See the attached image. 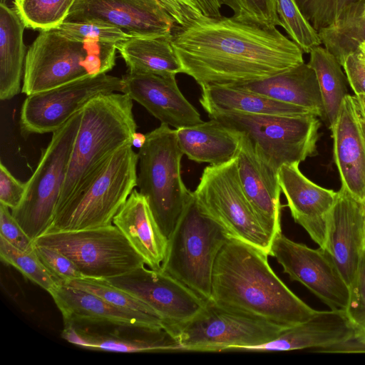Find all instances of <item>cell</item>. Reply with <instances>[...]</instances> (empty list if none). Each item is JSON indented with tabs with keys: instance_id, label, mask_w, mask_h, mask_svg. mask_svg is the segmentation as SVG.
<instances>
[{
	"instance_id": "22",
	"label": "cell",
	"mask_w": 365,
	"mask_h": 365,
	"mask_svg": "<svg viewBox=\"0 0 365 365\" xmlns=\"http://www.w3.org/2000/svg\"><path fill=\"white\" fill-rule=\"evenodd\" d=\"M299 163L282 165L278 181L295 222L301 225L321 249L327 239L328 215L338 192L320 187L306 178Z\"/></svg>"
},
{
	"instance_id": "38",
	"label": "cell",
	"mask_w": 365,
	"mask_h": 365,
	"mask_svg": "<svg viewBox=\"0 0 365 365\" xmlns=\"http://www.w3.org/2000/svg\"><path fill=\"white\" fill-rule=\"evenodd\" d=\"M56 29L79 39L115 45L130 37L118 27L98 20L65 21Z\"/></svg>"
},
{
	"instance_id": "46",
	"label": "cell",
	"mask_w": 365,
	"mask_h": 365,
	"mask_svg": "<svg viewBox=\"0 0 365 365\" xmlns=\"http://www.w3.org/2000/svg\"><path fill=\"white\" fill-rule=\"evenodd\" d=\"M173 1H178L183 2H188L192 4H200L210 9L215 14L219 16H222L221 14V7L222 3L220 0H173Z\"/></svg>"
},
{
	"instance_id": "20",
	"label": "cell",
	"mask_w": 365,
	"mask_h": 365,
	"mask_svg": "<svg viewBox=\"0 0 365 365\" xmlns=\"http://www.w3.org/2000/svg\"><path fill=\"white\" fill-rule=\"evenodd\" d=\"M334 160L341 187L365 202V133L364 120L356 96L348 94L330 127Z\"/></svg>"
},
{
	"instance_id": "39",
	"label": "cell",
	"mask_w": 365,
	"mask_h": 365,
	"mask_svg": "<svg viewBox=\"0 0 365 365\" xmlns=\"http://www.w3.org/2000/svg\"><path fill=\"white\" fill-rule=\"evenodd\" d=\"M360 0H296L301 11L317 31L334 24Z\"/></svg>"
},
{
	"instance_id": "50",
	"label": "cell",
	"mask_w": 365,
	"mask_h": 365,
	"mask_svg": "<svg viewBox=\"0 0 365 365\" xmlns=\"http://www.w3.org/2000/svg\"><path fill=\"white\" fill-rule=\"evenodd\" d=\"M358 101H359V103L361 115H362L363 119H364V120L365 122V105H364L361 102H360V101L359 99H358Z\"/></svg>"
},
{
	"instance_id": "19",
	"label": "cell",
	"mask_w": 365,
	"mask_h": 365,
	"mask_svg": "<svg viewBox=\"0 0 365 365\" xmlns=\"http://www.w3.org/2000/svg\"><path fill=\"white\" fill-rule=\"evenodd\" d=\"M122 93L144 107L161 123L178 129L202 122L200 114L178 88L175 76L127 72Z\"/></svg>"
},
{
	"instance_id": "29",
	"label": "cell",
	"mask_w": 365,
	"mask_h": 365,
	"mask_svg": "<svg viewBox=\"0 0 365 365\" xmlns=\"http://www.w3.org/2000/svg\"><path fill=\"white\" fill-rule=\"evenodd\" d=\"M25 26L14 8L0 4V99L19 94L24 77L26 48Z\"/></svg>"
},
{
	"instance_id": "44",
	"label": "cell",
	"mask_w": 365,
	"mask_h": 365,
	"mask_svg": "<svg viewBox=\"0 0 365 365\" xmlns=\"http://www.w3.org/2000/svg\"><path fill=\"white\" fill-rule=\"evenodd\" d=\"M342 67L355 96L365 95V61L359 51L349 54Z\"/></svg>"
},
{
	"instance_id": "49",
	"label": "cell",
	"mask_w": 365,
	"mask_h": 365,
	"mask_svg": "<svg viewBox=\"0 0 365 365\" xmlns=\"http://www.w3.org/2000/svg\"><path fill=\"white\" fill-rule=\"evenodd\" d=\"M359 51L361 53L363 58L365 61V42H363L362 43H361L360 46L359 48Z\"/></svg>"
},
{
	"instance_id": "30",
	"label": "cell",
	"mask_w": 365,
	"mask_h": 365,
	"mask_svg": "<svg viewBox=\"0 0 365 365\" xmlns=\"http://www.w3.org/2000/svg\"><path fill=\"white\" fill-rule=\"evenodd\" d=\"M172 37H130L116 45L127 72L176 76L182 73Z\"/></svg>"
},
{
	"instance_id": "10",
	"label": "cell",
	"mask_w": 365,
	"mask_h": 365,
	"mask_svg": "<svg viewBox=\"0 0 365 365\" xmlns=\"http://www.w3.org/2000/svg\"><path fill=\"white\" fill-rule=\"evenodd\" d=\"M228 129L245 135L276 170L318 154L319 120L314 115L223 113L209 115Z\"/></svg>"
},
{
	"instance_id": "8",
	"label": "cell",
	"mask_w": 365,
	"mask_h": 365,
	"mask_svg": "<svg viewBox=\"0 0 365 365\" xmlns=\"http://www.w3.org/2000/svg\"><path fill=\"white\" fill-rule=\"evenodd\" d=\"M229 238L224 229L200 210L193 193L168 238L161 269L208 301L215 262Z\"/></svg>"
},
{
	"instance_id": "12",
	"label": "cell",
	"mask_w": 365,
	"mask_h": 365,
	"mask_svg": "<svg viewBox=\"0 0 365 365\" xmlns=\"http://www.w3.org/2000/svg\"><path fill=\"white\" fill-rule=\"evenodd\" d=\"M34 243L65 255L83 277L107 279L145 264L144 259L113 224L46 232L36 238Z\"/></svg>"
},
{
	"instance_id": "27",
	"label": "cell",
	"mask_w": 365,
	"mask_h": 365,
	"mask_svg": "<svg viewBox=\"0 0 365 365\" xmlns=\"http://www.w3.org/2000/svg\"><path fill=\"white\" fill-rule=\"evenodd\" d=\"M230 86L312 109L319 117L324 118V106L317 76L307 63H304L264 79Z\"/></svg>"
},
{
	"instance_id": "2",
	"label": "cell",
	"mask_w": 365,
	"mask_h": 365,
	"mask_svg": "<svg viewBox=\"0 0 365 365\" xmlns=\"http://www.w3.org/2000/svg\"><path fill=\"white\" fill-rule=\"evenodd\" d=\"M268 256L251 245L229 238L215 262L209 300L284 327L316 315L319 311L299 299L274 272Z\"/></svg>"
},
{
	"instance_id": "24",
	"label": "cell",
	"mask_w": 365,
	"mask_h": 365,
	"mask_svg": "<svg viewBox=\"0 0 365 365\" xmlns=\"http://www.w3.org/2000/svg\"><path fill=\"white\" fill-rule=\"evenodd\" d=\"M60 310L63 324L117 322L165 329L162 319L114 306L100 297L68 284H59L49 292Z\"/></svg>"
},
{
	"instance_id": "3",
	"label": "cell",
	"mask_w": 365,
	"mask_h": 365,
	"mask_svg": "<svg viewBox=\"0 0 365 365\" xmlns=\"http://www.w3.org/2000/svg\"><path fill=\"white\" fill-rule=\"evenodd\" d=\"M136 128L133 100L127 94L99 95L83 106L56 212L119 149L131 144Z\"/></svg>"
},
{
	"instance_id": "7",
	"label": "cell",
	"mask_w": 365,
	"mask_h": 365,
	"mask_svg": "<svg viewBox=\"0 0 365 365\" xmlns=\"http://www.w3.org/2000/svg\"><path fill=\"white\" fill-rule=\"evenodd\" d=\"M138 163V153L131 144L119 149L96 176L57 211L47 232L113 224L115 215L136 187Z\"/></svg>"
},
{
	"instance_id": "15",
	"label": "cell",
	"mask_w": 365,
	"mask_h": 365,
	"mask_svg": "<svg viewBox=\"0 0 365 365\" xmlns=\"http://www.w3.org/2000/svg\"><path fill=\"white\" fill-rule=\"evenodd\" d=\"M145 265L107 280L149 306L173 336L178 327L204 309L207 301L162 269Z\"/></svg>"
},
{
	"instance_id": "26",
	"label": "cell",
	"mask_w": 365,
	"mask_h": 365,
	"mask_svg": "<svg viewBox=\"0 0 365 365\" xmlns=\"http://www.w3.org/2000/svg\"><path fill=\"white\" fill-rule=\"evenodd\" d=\"M199 101L208 115L223 113L254 115H314L309 108L268 98L232 86L208 85L201 87Z\"/></svg>"
},
{
	"instance_id": "5",
	"label": "cell",
	"mask_w": 365,
	"mask_h": 365,
	"mask_svg": "<svg viewBox=\"0 0 365 365\" xmlns=\"http://www.w3.org/2000/svg\"><path fill=\"white\" fill-rule=\"evenodd\" d=\"M183 155L176 129L164 123L146 133L138 153L136 187L168 240L193 197L181 176Z\"/></svg>"
},
{
	"instance_id": "34",
	"label": "cell",
	"mask_w": 365,
	"mask_h": 365,
	"mask_svg": "<svg viewBox=\"0 0 365 365\" xmlns=\"http://www.w3.org/2000/svg\"><path fill=\"white\" fill-rule=\"evenodd\" d=\"M0 257L5 263L15 267L26 278L48 293L61 284L46 268L35 250H21L0 237Z\"/></svg>"
},
{
	"instance_id": "23",
	"label": "cell",
	"mask_w": 365,
	"mask_h": 365,
	"mask_svg": "<svg viewBox=\"0 0 365 365\" xmlns=\"http://www.w3.org/2000/svg\"><path fill=\"white\" fill-rule=\"evenodd\" d=\"M356 334L357 329L345 310L319 311L309 320L286 328L273 340L242 351L313 350L344 341Z\"/></svg>"
},
{
	"instance_id": "25",
	"label": "cell",
	"mask_w": 365,
	"mask_h": 365,
	"mask_svg": "<svg viewBox=\"0 0 365 365\" xmlns=\"http://www.w3.org/2000/svg\"><path fill=\"white\" fill-rule=\"evenodd\" d=\"M113 224L144 259L145 265L160 269L168 238L155 220L145 197L135 189L115 215Z\"/></svg>"
},
{
	"instance_id": "52",
	"label": "cell",
	"mask_w": 365,
	"mask_h": 365,
	"mask_svg": "<svg viewBox=\"0 0 365 365\" xmlns=\"http://www.w3.org/2000/svg\"><path fill=\"white\" fill-rule=\"evenodd\" d=\"M365 205V202H364ZM364 243H365V218H364Z\"/></svg>"
},
{
	"instance_id": "51",
	"label": "cell",
	"mask_w": 365,
	"mask_h": 365,
	"mask_svg": "<svg viewBox=\"0 0 365 365\" xmlns=\"http://www.w3.org/2000/svg\"><path fill=\"white\" fill-rule=\"evenodd\" d=\"M356 97L360 101V102L365 105V95L358 96Z\"/></svg>"
},
{
	"instance_id": "47",
	"label": "cell",
	"mask_w": 365,
	"mask_h": 365,
	"mask_svg": "<svg viewBox=\"0 0 365 365\" xmlns=\"http://www.w3.org/2000/svg\"><path fill=\"white\" fill-rule=\"evenodd\" d=\"M146 141V134L144 135L141 133L135 132L131 138V145L133 147L140 148L143 146Z\"/></svg>"
},
{
	"instance_id": "33",
	"label": "cell",
	"mask_w": 365,
	"mask_h": 365,
	"mask_svg": "<svg viewBox=\"0 0 365 365\" xmlns=\"http://www.w3.org/2000/svg\"><path fill=\"white\" fill-rule=\"evenodd\" d=\"M76 0H14V9L26 28L40 31L64 22Z\"/></svg>"
},
{
	"instance_id": "18",
	"label": "cell",
	"mask_w": 365,
	"mask_h": 365,
	"mask_svg": "<svg viewBox=\"0 0 365 365\" xmlns=\"http://www.w3.org/2000/svg\"><path fill=\"white\" fill-rule=\"evenodd\" d=\"M239 134L236 159L241 185L261 225L273 239L282 232V190L278 171L263 158L245 135Z\"/></svg>"
},
{
	"instance_id": "28",
	"label": "cell",
	"mask_w": 365,
	"mask_h": 365,
	"mask_svg": "<svg viewBox=\"0 0 365 365\" xmlns=\"http://www.w3.org/2000/svg\"><path fill=\"white\" fill-rule=\"evenodd\" d=\"M179 147L189 160L221 165L236 158L240 135L220 121H208L176 129Z\"/></svg>"
},
{
	"instance_id": "41",
	"label": "cell",
	"mask_w": 365,
	"mask_h": 365,
	"mask_svg": "<svg viewBox=\"0 0 365 365\" xmlns=\"http://www.w3.org/2000/svg\"><path fill=\"white\" fill-rule=\"evenodd\" d=\"M349 289L350 297L346 312L358 331L365 324V247Z\"/></svg>"
},
{
	"instance_id": "11",
	"label": "cell",
	"mask_w": 365,
	"mask_h": 365,
	"mask_svg": "<svg viewBox=\"0 0 365 365\" xmlns=\"http://www.w3.org/2000/svg\"><path fill=\"white\" fill-rule=\"evenodd\" d=\"M193 193L200 210L215 220L230 238L271 255L273 239L261 225L243 192L236 158L205 167Z\"/></svg>"
},
{
	"instance_id": "21",
	"label": "cell",
	"mask_w": 365,
	"mask_h": 365,
	"mask_svg": "<svg viewBox=\"0 0 365 365\" xmlns=\"http://www.w3.org/2000/svg\"><path fill=\"white\" fill-rule=\"evenodd\" d=\"M365 205L341 187L328 215L325 250L344 279L354 282L364 243Z\"/></svg>"
},
{
	"instance_id": "45",
	"label": "cell",
	"mask_w": 365,
	"mask_h": 365,
	"mask_svg": "<svg viewBox=\"0 0 365 365\" xmlns=\"http://www.w3.org/2000/svg\"><path fill=\"white\" fill-rule=\"evenodd\" d=\"M319 353H365V339L357 334L344 341L312 350Z\"/></svg>"
},
{
	"instance_id": "32",
	"label": "cell",
	"mask_w": 365,
	"mask_h": 365,
	"mask_svg": "<svg viewBox=\"0 0 365 365\" xmlns=\"http://www.w3.org/2000/svg\"><path fill=\"white\" fill-rule=\"evenodd\" d=\"M322 44L342 66L365 42V0L350 6L332 25L318 31Z\"/></svg>"
},
{
	"instance_id": "31",
	"label": "cell",
	"mask_w": 365,
	"mask_h": 365,
	"mask_svg": "<svg viewBox=\"0 0 365 365\" xmlns=\"http://www.w3.org/2000/svg\"><path fill=\"white\" fill-rule=\"evenodd\" d=\"M309 55L307 64L316 74L324 106V118L330 128L348 95L347 78L342 71V66L325 47L317 46Z\"/></svg>"
},
{
	"instance_id": "43",
	"label": "cell",
	"mask_w": 365,
	"mask_h": 365,
	"mask_svg": "<svg viewBox=\"0 0 365 365\" xmlns=\"http://www.w3.org/2000/svg\"><path fill=\"white\" fill-rule=\"evenodd\" d=\"M26 190V182L16 179L4 165L0 163V203L16 209L21 203Z\"/></svg>"
},
{
	"instance_id": "14",
	"label": "cell",
	"mask_w": 365,
	"mask_h": 365,
	"mask_svg": "<svg viewBox=\"0 0 365 365\" xmlns=\"http://www.w3.org/2000/svg\"><path fill=\"white\" fill-rule=\"evenodd\" d=\"M122 90L121 78L101 73L29 95L20 112L21 134L53 133L93 98Z\"/></svg>"
},
{
	"instance_id": "6",
	"label": "cell",
	"mask_w": 365,
	"mask_h": 365,
	"mask_svg": "<svg viewBox=\"0 0 365 365\" xmlns=\"http://www.w3.org/2000/svg\"><path fill=\"white\" fill-rule=\"evenodd\" d=\"M218 16L197 4L173 0H76L66 21L98 20L130 37H173L196 21Z\"/></svg>"
},
{
	"instance_id": "17",
	"label": "cell",
	"mask_w": 365,
	"mask_h": 365,
	"mask_svg": "<svg viewBox=\"0 0 365 365\" xmlns=\"http://www.w3.org/2000/svg\"><path fill=\"white\" fill-rule=\"evenodd\" d=\"M61 336L83 349L114 352L179 351L165 329L141 324L95 322L64 324Z\"/></svg>"
},
{
	"instance_id": "4",
	"label": "cell",
	"mask_w": 365,
	"mask_h": 365,
	"mask_svg": "<svg viewBox=\"0 0 365 365\" xmlns=\"http://www.w3.org/2000/svg\"><path fill=\"white\" fill-rule=\"evenodd\" d=\"M116 45L82 40L57 29L41 31L26 53L21 92L26 96L113 69Z\"/></svg>"
},
{
	"instance_id": "16",
	"label": "cell",
	"mask_w": 365,
	"mask_h": 365,
	"mask_svg": "<svg viewBox=\"0 0 365 365\" xmlns=\"http://www.w3.org/2000/svg\"><path fill=\"white\" fill-rule=\"evenodd\" d=\"M271 256L292 280L302 284L331 309L346 311L349 287L325 250L294 242L281 232L273 238Z\"/></svg>"
},
{
	"instance_id": "37",
	"label": "cell",
	"mask_w": 365,
	"mask_h": 365,
	"mask_svg": "<svg viewBox=\"0 0 365 365\" xmlns=\"http://www.w3.org/2000/svg\"><path fill=\"white\" fill-rule=\"evenodd\" d=\"M233 13L232 18L264 28L282 27L277 11V0H220Z\"/></svg>"
},
{
	"instance_id": "36",
	"label": "cell",
	"mask_w": 365,
	"mask_h": 365,
	"mask_svg": "<svg viewBox=\"0 0 365 365\" xmlns=\"http://www.w3.org/2000/svg\"><path fill=\"white\" fill-rule=\"evenodd\" d=\"M94 294L108 303L138 313L160 317L149 306L106 279L83 277L67 284Z\"/></svg>"
},
{
	"instance_id": "53",
	"label": "cell",
	"mask_w": 365,
	"mask_h": 365,
	"mask_svg": "<svg viewBox=\"0 0 365 365\" xmlns=\"http://www.w3.org/2000/svg\"><path fill=\"white\" fill-rule=\"evenodd\" d=\"M363 120H364V119H363ZM364 133H365V122H364Z\"/></svg>"
},
{
	"instance_id": "35",
	"label": "cell",
	"mask_w": 365,
	"mask_h": 365,
	"mask_svg": "<svg viewBox=\"0 0 365 365\" xmlns=\"http://www.w3.org/2000/svg\"><path fill=\"white\" fill-rule=\"evenodd\" d=\"M277 11L282 27L304 53H309L322 45L318 31L305 18L296 0H277Z\"/></svg>"
},
{
	"instance_id": "1",
	"label": "cell",
	"mask_w": 365,
	"mask_h": 365,
	"mask_svg": "<svg viewBox=\"0 0 365 365\" xmlns=\"http://www.w3.org/2000/svg\"><path fill=\"white\" fill-rule=\"evenodd\" d=\"M172 43L182 73L200 87L256 81L304 63L302 50L277 28L232 17L196 21L177 33Z\"/></svg>"
},
{
	"instance_id": "40",
	"label": "cell",
	"mask_w": 365,
	"mask_h": 365,
	"mask_svg": "<svg viewBox=\"0 0 365 365\" xmlns=\"http://www.w3.org/2000/svg\"><path fill=\"white\" fill-rule=\"evenodd\" d=\"M34 250L41 262L59 284H67L83 278L73 262L61 252L35 243Z\"/></svg>"
},
{
	"instance_id": "42",
	"label": "cell",
	"mask_w": 365,
	"mask_h": 365,
	"mask_svg": "<svg viewBox=\"0 0 365 365\" xmlns=\"http://www.w3.org/2000/svg\"><path fill=\"white\" fill-rule=\"evenodd\" d=\"M0 237L15 247L26 252L34 250V241L14 219L10 208L0 203Z\"/></svg>"
},
{
	"instance_id": "13",
	"label": "cell",
	"mask_w": 365,
	"mask_h": 365,
	"mask_svg": "<svg viewBox=\"0 0 365 365\" xmlns=\"http://www.w3.org/2000/svg\"><path fill=\"white\" fill-rule=\"evenodd\" d=\"M286 328L208 300L197 315L177 329L173 337L179 351H242L273 340Z\"/></svg>"
},
{
	"instance_id": "9",
	"label": "cell",
	"mask_w": 365,
	"mask_h": 365,
	"mask_svg": "<svg viewBox=\"0 0 365 365\" xmlns=\"http://www.w3.org/2000/svg\"><path fill=\"white\" fill-rule=\"evenodd\" d=\"M81 110L52 133L35 171L26 182L21 203L11 210L14 219L34 241L47 232L53 221L79 128Z\"/></svg>"
},
{
	"instance_id": "48",
	"label": "cell",
	"mask_w": 365,
	"mask_h": 365,
	"mask_svg": "<svg viewBox=\"0 0 365 365\" xmlns=\"http://www.w3.org/2000/svg\"><path fill=\"white\" fill-rule=\"evenodd\" d=\"M357 335L361 338L365 339V324L358 330Z\"/></svg>"
}]
</instances>
